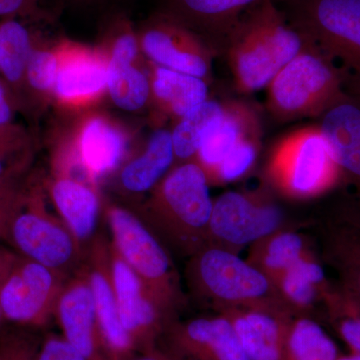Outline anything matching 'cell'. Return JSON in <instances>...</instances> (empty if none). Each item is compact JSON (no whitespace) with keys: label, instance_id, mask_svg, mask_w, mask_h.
Wrapping results in <instances>:
<instances>
[{"label":"cell","instance_id":"obj_39","mask_svg":"<svg viewBox=\"0 0 360 360\" xmlns=\"http://www.w3.org/2000/svg\"><path fill=\"white\" fill-rule=\"evenodd\" d=\"M35 1L37 0H0V16L32 13Z\"/></svg>","mask_w":360,"mask_h":360},{"label":"cell","instance_id":"obj_21","mask_svg":"<svg viewBox=\"0 0 360 360\" xmlns=\"http://www.w3.org/2000/svg\"><path fill=\"white\" fill-rule=\"evenodd\" d=\"M58 72L53 90L63 103L94 101L108 89V59L86 47L65 44L58 51Z\"/></svg>","mask_w":360,"mask_h":360},{"label":"cell","instance_id":"obj_19","mask_svg":"<svg viewBox=\"0 0 360 360\" xmlns=\"http://www.w3.org/2000/svg\"><path fill=\"white\" fill-rule=\"evenodd\" d=\"M229 317L250 360H281L293 315L285 307H248L219 312Z\"/></svg>","mask_w":360,"mask_h":360},{"label":"cell","instance_id":"obj_16","mask_svg":"<svg viewBox=\"0 0 360 360\" xmlns=\"http://www.w3.org/2000/svg\"><path fill=\"white\" fill-rule=\"evenodd\" d=\"M142 51L158 66L200 78L210 63L198 34L165 14L156 13L141 30Z\"/></svg>","mask_w":360,"mask_h":360},{"label":"cell","instance_id":"obj_28","mask_svg":"<svg viewBox=\"0 0 360 360\" xmlns=\"http://www.w3.org/2000/svg\"><path fill=\"white\" fill-rule=\"evenodd\" d=\"M226 113L215 101H206L180 117L172 132L175 158L179 163L195 160L201 141L208 129Z\"/></svg>","mask_w":360,"mask_h":360},{"label":"cell","instance_id":"obj_1","mask_svg":"<svg viewBox=\"0 0 360 360\" xmlns=\"http://www.w3.org/2000/svg\"><path fill=\"white\" fill-rule=\"evenodd\" d=\"M212 207L207 175L191 160L167 172L139 215L168 250L188 258L207 245Z\"/></svg>","mask_w":360,"mask_h":360},{"label":"cell","instance_id":"obj_31","mask_svg":"<svg viewBox=\"0 0 360 360\" xmlns=\"http://www.w3.org/2000/svg\"><path fill=\"white\" fill-rule=\"evenodd\" d=\"M32 51V39L25 26L13 18L0 25V71L8 82L22 79Z\"/></svg>","mask_w":360,"mask_h":360},{"label":"cell","instance_id":"obj_6","mask_svg":"<svg viewBox=\"0 0 360 360\" xmlns=\"http://www.w3.org/2000/svg\"><path fill=\"white\" fill-rule=\"evenodd\" d=\"M269 176L279 193L309 200L343 184L342 175L319 129L288 137L270 158Z\"/></svg>","mask_w":360,"mask_h":360},{"label":"cell","instance_id":"obj_38","mask_svg":"<svg viewBox=\"0 0 360 360\" xmlns=\"http://www.w3.org/2000/svg\"><path fill=\"white\" fill-rule=\"evenodd\" d=\"M18 255L15 250L6 248L0 243V292H1L2 286L6 283L9 272L13 269L14 264L18 260ZM6 321L2 314L1 307H0V330L6 326Z\"/></svg>","mask_w":360,"mask_h":360},{"label":"cell","instance_id":"obj_20","mask_svg":"<svg viewBox=\"0 0 360 360\" xmlns=\"http://www.w3.org/2000/svg\"><path fill=\"white\" fill-rule=\"evenodd\" d=\"M158 13L225 47L243 14L262 0H156Z\"/></svg>","mask_w":360,"mask_h":360},{"label":"cell","instance_id":"obj_22","mask_svg":"<svg viewBox=\"0 0 360 360\" xmlns=\"http://www.w3.org/2000/svg\"><path fill=\"white\" fill-rule=\"evenodd\" d=\"M51 196L60 219L86 255L87 248L98 232L101 200L96 187L73 177L58 175L52 181Z\"/></svg>","mask_w":360,"mask_h":360},{"label":"cell","instance_id":"obj_42","mask_svg":"<svg viewBox=\"0 0 360 360\" xmlns=\"http://www.w3.org/2000/svg\"><path fill=\"white\" fill-rule=\"evenodd\" d=\"M13 153V148L6 142L0 141V176L7 174H13V170L6 167V160L8 155Z\"/></svg>","mask_w":360,"mask_h":360},{"label":"cell","instance_id":"obj_29","mask_svg":"<svg viewBox=\"0 0 360 360\" xmlns=\"http://www.w3.org/2000/svg\"><path fill=\"white\" fill-rule=\"evenodd\" d=\"M248 136L240 115L227 111L206 132L195 160L210 176L241 139Z\"/></svg>","mask_w":360,"mask_h":360},{"label":"cell","instance_id":"obj_8","mask_svg":"<svg viewBox=\"0 0 360 360\" xmlns=\"http://www.w3.org/2000/svg\"><path fill=\"white\" fill-rule=\"evenodd\" d=\"M7 243L21 257L70 276L85 259L70 229L45 210L37 194L27 195L25 207L11 225Z\"/></svg>","mask_w":360,"mask_h":360},{"label":"cell","instance_id":"obj_26","mask_svg":"<svg viewBox=\"0 0 360 360\" xmlns=\"http://www.w3.org/2000/svg\"><path fill=\"white\" fill-rule=\"evenodd\" d=\"M151 90L165 110L179 118L208 99V86L203 78L158 65Z\"/></svg>","mask_w":360,"mask_h":360},{"label":"cell","instance_id":"obj_10","mask_svg":"<svg viewBox=\"0 0 360 360\" xmlns=\"http://www.w3.org/2000/svg\"><path fill=\"white\" fill-rule=\"evenodd\" d=\"M70 276L20 255L0 292L6 323L37 330L47 326Z\"/></svg>","mask_w":360,"mask_h":360},{"label":"cell","instance_id":"obj_13","mask_svg":"<svg viewBox=\"0 0 360 360\" xmlns=\"http://www.w3.org/2000/svg\"><path fill=\"white\" fill-rule=\"evenodd\" d=\"M89 276L104 345L110 360H131L137 352L118 311L111 269L110 240L98 231L92 239L84 262Z\"/></svg>","mask_w":360,"mask_h":360},{"label":"cell","instance_id":"obj_11","mask_svg":"<svg viewBox=\"0 0 360 360\" xmlns=\"http://www.w3.org/2000/svg\"><path fill=\"white\" fill-rule=\"evenodd\" d=\"M324 264L338 285L360 304V202L352 193L328 205L314 221Z\"/></svg>","mask_w":360,"mask_h":360},{"label":"cell","instance_id":"obj_15","mask_svg":"<svg viewBox=\"0 0 360 360\" xmlns=\"http://www.w3.org/2000/svg\"><path fill=\"white\" fill-rule=\"evenodd\" d=\"M54 317L65 340L87 359L110 360L84 264L66 281Z\"/></svg>","mask_w":360,"mask_h":360},{"label":"cell","instance_id":"obj_41","mask_svg":"<svg viewBox=\"0 0 360 360\" xmlns=\"http://www.w3.org/2000/svg\"><path fill=\"white\" fill-rule=\"evenodd\" d=\"M11 110L6 101V91L0 84V127L6 124L11 120Z\"/></svg>","mask_w":360,"mask_h":360},{"label":"cell","instance_id":"obj_23","mask_svg":"<svg viewBox=\"0 0 360 360\" xmlns=\"http://www.w3.org/2000/svg\"><path fill=\"white\" fill-rule=\"evenodd\" d=\"M330 285L314 252L302 257L276 283L283 304L293 316H311L315 307L323 302Z\"/></svg>","mask_w":360,"mask_h":360},{"label":"cell","instance_id":"obj_35","mask_svg":"<svg viewBox=\"0 0 360 360\" xmlns=\"http://www.w3.org/2000/svg\"><path fill=\"white\" fill-rule=\"evenodd\" d=\"M27 194L20 191L13 174L0 176V241H8L11 225L25 207Z\"/></svg>","mask_w":360,"mask_h":360},{"label":"cell","instance_id":"obj_27","mask_svg":"<svg viewBox=\"0 0 360 360\" xmlns=\"http://www.w3.org/2000/svg\"><path fill=\"white\" fill-rule=\"evenodd\" d=\"M340 355L335 341L311 316H293L281 360H338Z\"/></svg>","mask_w":360,"mask_h":360},{"label":"cell","instance_id":"obj_3","mask_svg":"<svg viewBox=\"0 0 360 360\" xmlns=\"http://www.w3.org/2000/svg\"><path fill=\"white\" fill-rule=\"evenodd\" d=\"M186 281L194 300L217 314L272 305L286 309L269 277L239 255L215 246L206 245L188 257Z\"/></svg>","mask_w":360,"mask_h":360},{"label":"cell","instance_id":"obj_14","mask_svg":"<svg viewBox=\"0 0 360 360\" xmlns=\"http://www.w3.org/2000/svg\"><path fill=\"white\" fill-rule=\"evenodd\" d=\"M127 150L124 134L110 120L90 118L78 134L72 153L58 165L59 175L73 177L80 172L82 179L96 187L97 181L122 165Z\"/></svg>","mask_w":360,"mask_h":360},{"label":"cell","instance_id":"obj_18","mask_svg":"<svg viewBox=\"0 0 360 360\" xmlns=\"http://www.w3.org/2000/svg\"><path fill=\"white\" fill-rule=\"evenodd\" d=\"M340 167L343 184L360 202V97L345 94L322 113L319 127Z\"/></svg>","mask_w":360,"mask_h":360},{"label":"cell","instance_id":"obj_25","mask_svg":"<svg viewBox=\"0 0 360 360\" xmlns=\"http://www.w3.org/2000/svg\"><path fill=\"white\" fill-rule=\"evenodd\" d=\"M175 160L172 132L156 130L141 155L130 160L120 172V184L130 193L153 191L169 172Z\"/></svg>","mask_w":360,"mask_h":360},{"label":"cell","instance_id":"obj_7","mask_svg":"<svg viewBox=\"0 0 360 360\" xmlns=\"http://www.w3.org/2000/svg\"><path fill=\"white\" fill-rule=\"evenodd\" d=\"M269 87L272 110L285 117L322 115L347 94L338 71L310 41Z\"/></svg>","mask_w":360,"mask_h":360},{"label":"cell","instance_id":"obj_24","mask_svg":"<svg viewBox=\"0 0 360 360\" xmlns=\"http://www.w3.org/2000/svg\"><path fill=\"white\" fill-rule=\"evenodd\" d=\"M310 252L309 241L304 234L283 227L251 245L246 260L276 284Z\"/></svg>","mask_w":360,"mask_h":360},{"label":"cell","instance_id":"obj_34","mask_svg":"<svg viewBox=\"0 0 360 360\" xmlns=\"http://www.w3.org/2000/svg\"><path fill=\"white\" fill-rule=\"evenodd\" d=\"M42 340L37 329L4 326L0 330V360H37Z\"/></svg>","mask_w":360,"mask_h":360},{"label":"cell","instance_id":"obj_4","mask_svg":"<svg viewBox=\"0 0 360 360\" xmlns=\"http://www.w3.org/2000/svg\"><path fill=\"white\" fill-rule=\"evenodd\" d=\"M291 25L340 73L343 89L360 97V0H274Z\"/></svg>","mask_w":360,"mask_h":360},{"label":"cell","instance_id":"obj_37","mask_svg":"<svg viewBox=\"0 0 360 360\" xmlns=\"http://www.w3.org/2000/svg\"><path fill=\"white\" fill-rule=\"evenodd\" d=\"M37 360H89L65 340L63 335L44 336Z\"/></svg>","mask_w":360,"mask_h":360},{"label":"cell","instance_id":"obj_2","mask_svg":"<svg viewBox=\"0 0 360 360\" xmlns=\"http://www.w3.org/2000/svg\"><path fill=\"white\" fill-rule=\"evenodd\" d=\"M309 44L274 0H262L243 14L224 49L239 89L255 92L269 87Z\"/></svg>","mask_w":360,"mask_h":360},{"label":"cell","instance_id":"obj_17","mask_svg":"<svg viewBox=\"0 0 360 360\" xmlns=\"http://www.w3.org/2000/svg\"><path fill=\"white\" fill-rule=\"evenodd\" d=\"M167 348L186 360H250L224 314L175 319L165 335Z\"/></svg>","mask_w":360,"mask_h":360},{"label":"cell","instance_id":"obj_40","mask_svg":"<svg viewBox=\"0 0 360 360\" xmlns=\"http://www.w3.org/2000/svg\"><path fill=\"white\" fill-rule=\"evenodd\" d=\"M131 360H186L182 359L179 354H174L168 348L156 347L148 352L137 354Z\"/></svg>","mask_w":360,"mask_h":360},{"label":"cell","instance_id":"obj_5","mask_svg":"<svg viewBox=\"0 0 360 360\" xmlns=\"http://www.w3.org/2000/svg\"><path fill=\"white\" fill-rule=\"evenodd\" d=\"M105 217L112 236L111 243L118 255L158 304L176 319L186 297L170 251L131 210L110 205L105 207Z\"/></svg>","mask_w":360,"mask_h":360},{"label":"cell","instance_id":"obj_9","mask_svg":"<svg viewBox=\"0 0 360 360\" xmlns=\"http://www.w3.org/2000/svg\"><path fill=\"white\" fill-rule=\"evenodd\" d=\"M284 227V214L264 193L227 191L213 200L207 245L239 255Z\"/></svg>","mask_w":360,"mask_h":360},{"label":"cell","instance_id":"obj_12","mask_svg":"<svg viewBox=\"0 0 360 360\" xmlns=\"http://www.w3.org/2000/svg\"><path fill=\"white\" fill-rule=\"evenodd\" d=\"M111 269L120 321L137 354L158 347L175 317L158 304L110 240Z\"/></svg>","mask_w":360,"mask_h":360},{"label":"cell","instance_id":"obj_33","mask_svg":"<svg viewBox=\"0 0 360 360\" xmlns=\"http://www.w3.org/2000/svg\"><path fill=\"white\" fill-rule=\"evenodd\" d=\"M257 153L255 141L248 136L241 139L208 176L210 184H225L240 179L252 168Z\"/></svg>","mask_w":360,"mask_h":360},{"label":"cell","instance_id":"obj_30","mask_svg":"<svg viewBox=\"0 0 360 360\" xmlns=\"http://www.w3.org/2000/svg\"><path fill=\"white\" fill-rule=\"evenodd\" d=\"M108 90L118 108L135 111L148 103L151 84L148 77L134 63L108 60Z\"/></svg>","mask_w":360,"mask_h":360},{"label":"cell","instance_id":"obj_36","mask_svg":"<svg viewBox=\"0 0 360 360\" xmlns=\"http://www.w3.org/2000/svg\"><path fill=\"white\" fill-rule=\"evenodd\" d=\"M58 66V56L56 51L32 49L25 70L30 86L39 91L53 90Z\"/></svg>","mask_w":360,"mask_h":360},{"label":"cell","instance_id":"obj_32","mask_svg":"<svg viewBox=\"0 0 360 360\" xmlns=\"http://www.w3.org/2000/svg\"><path fill=\"white\" fill-rule=\"evenodd\" d=\"M323 307L338 335L352 352L360 354V304L340 285H331L324 296Z\"/></svg>","mask_w":360,"mask_h":360},{"label":"cell","instance_id":"obj_43","mask_svg":"<svg viewBox=\"0 0 360 360\" xmlns=\"http://www.w3.org/2000/svg\"><path fill=\"white\" fill-rule=\"evenodd\" d=\"M338 360H360V354L352 352V354L347 355L341 354Z\"/></svg>","mask_w":360,"mask_h":360},{"label":"cell","instance_id":"obj_44","mask_svg":"<svg viewBox=\"0 0 360 360\" xmlns=\"http://www.w3.org/2000/svg\"><path fill=\"white\" fill-rule=\"evenodd\" d=\"M75 1H78V2H87V4H89V2L101 1V0H75Z\"/></svg>","mask_w":360,"mask_h":360}]
</instances>
